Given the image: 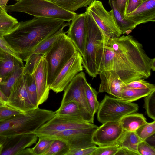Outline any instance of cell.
Instances as JSON below:
<instances>
[{
	"label": "cell",
	"instance_id": "6da1fadb",
	"mask_svg": "<svg viewBox=\"0 0 155 155\" xmlns=\"http://www.w3.org/2000/svg\"><path fill=\"white\" fill-rule=\"evenodd\" d=\"M106 37L113 52V70L124 83L146 79L150 76L151 58L146 54L140 43L129 35L115 38Z\"/></svg>",
	"mask_w": 155,
	"mask_h": 155
},
{
	"label": "cell",
	"instance_id": "7a4b0ae2",
	"mask_svg": "<svg viewBox=\"0 0 155 155\" xmlns=\"http://www.w3.org/2000/svg\"><path fill=\"white\" fill-rule=\"evenodd\" d=\"M65 23L58 19L34 17L19 22L15 29L3 37L19 58L25 61L37 45L56 33Z\"/></svg>",
	"mask_w": 155,
	"mask_h": 155
},
{
	"label": "cell",
	"instance_id": "3957f363",
	"mask_svg": "<svg viewBox=\"0 0 155 155\" xmlns=\"http://www.w3.org/2000/svg\"><path fill=\"white\" fill-rule=\"evenodd\" d=\"M55 115V112L38 107L0 122V136L33 133Z\"/></svg>",
	"mask_w": 155,
	"mask_h": 155
},
{
	"label": "cell",
	"instance_id": "277c9868",
	"mask_svg": "<svg viewBox=\"0 0 155 155\" xmlns=\"http://www.w3.org/2000/svg\"><path fill=\"white\" fill-rule=\"evenodd\" d=\"M87 33L82 64L93 78L98 75L103 57L104 34L91 16L86 12Z\"/></svg>",
	"mask_w": 155,
	"mask_h": 155
},
{
	"label": "cell",
	"instance_id": "5b68a950",
	"mask_svg": "<svg viewBox=\"0 0 155 155\" xmlns=\"http://www.w3.org/2000/svg\"><path fill=\"white\" fill-rule=\"evenodd\" d=\"M7 12H22L34 17L57 19L70 22L78 14L67 10L49 0H20L7 5Z\"/></svg>",
	"mask_w": 155,
	"mask_h": 155
},
{
	"label": "cell",
	"instance_id": "8992f818",
	"mask_svg": "<svg viewBox=\"0 0 155 155\" xmlns=\"http://www.w3.org/2000/svg\"><path fill=\"white\" fill-rule=\"evenodd\" d=\"M78 52L66 32H64L44 54L49 87L68 60Z\"/></svg>",
	"mask_w": 155,
	"mask_h": 155
},
{
	"label": "cell",
	"instance_id": "52a82bcc",
	"mask_svg": "<svg viewBox=\"0 0 155 155\" xmlns=\"http://www.w3.org/2000/svg\"><path fill=\"white\" fill-rule=\"evenodd\" d=\"M138 110L136 104L105 95L100 103L97 111V119L102 124L110 121L120 122L125 116L135 113Z\"/></svg>",
	"mask_w": 155,
	"mask_h": 155
},
{
	"label": "cell",
	"instance_id": "ba28073f",
	"mask_svg": "<svg viewBox=\"0 0 155 155\" xmlns=\"http://www.w3.org/2000/svg\"><path fill=\"white\" fill-rule=\"evenodd\" d=\"M87 82L83 72L78 73L64 90L61 105L71 101H75L79 106L84 120L93 123L94 116L89 107L85 94V85Z\"/></svg>",
	"mask_w": 155,
	"mask_h": 155
},
{
	"label": "cell",
	"instance_id": "9c48e42d",
	"mask_svg": "<svg viewBox=\"0 0 155 155\" xmlns=\"http://www.w3.org/2000/svg\"><path fill=\"white\" fill-rule=\"evenodd\" d=\"M98 128L95 125L91 127L68 130L38 137H45L62 141L67 145L70 149L85 148L96 146L92 141V137Z\"/></svg>",
	"mask_w": 155,
	"mask_h": 155
},
{
	"label": "cell",
	"instance_id": "30bf717a",
	"mask_svg": "<svg viewBox=\"0 0 155 155\" xmlns=\"http://www.w3.org/2000/svg\"><path fill=\"white\" fill-rule=\"evenodd\" d=\"M87 7L86 12L91 16L105 35L111 38H117L122 35L112 9L107 11L102 2L96 0H94Z\"/></svg>",
	"mask_w": 155,
	"mask_h": 155
},
{
	"label": "cell",
	"instance_id": "8fae6325",
	"mask_svg": "<svg viewBox=\"0 0 155 155\" xmlns=\"http://www.w3.org/2000/svg\"><path fill=\"white\" fill-rule=\"evenodd\" d=\"M93 123L74 117L55 114L33 133L38 137L67 130L91 127Z\"/></svg>",
	"mask_w": 155,
	"mask_h": 155
},
{
	"label": "cell",
	"instance_id": "7c38bea8",
	"mask_svg": "<svg viewBox=\"0 0 155 155\" xmlns=\"http://www.w3.org/2000/svg\"><path fill=\"white\" fill-rule=\"evenodd\" d=\"M82 57L78 52L64 66L49 86L56 93L64 91L74 77L83 70Z\"/></svg>",
	"mask_w": 155,
	"mask_h": 155
},
{
	"label": "cell",
	"instance_id": "4fadbf2b",
	"mask_svg": "<svg viewBox=\"0 0 155 155\" xmlns=\"http://www.w3.org/2000/svg\"><path fill=\"white\" fill-rule=\"evenodd\" d=\"M66 35L82 57L84 53L87 33L86 12L77 14L71 20Z\"/></svg>",
	"mask_w": 155,
	"mask_h": 155
},
{
	"label": "cell",
	"instance_id": "5bb4252c",
	"mask_svg": "<svg viewBox=\"0 0 155 155\" xmlns=\"http://www.w3.org/2000/svg\"><path fill=\"white\" fill-rule=\"evenodd\" d=\"M124 131L120 122H107L98 127L94 133L92 141L99 147L113 145Z\"/></svg>",
	"mask_w": 155,
	"mask_h": 155
},
{
	"label": "cell",
	"instance_id": "9a60e30c",
	"mask_svg": "<svg viewBox=\"0 0 155 155\" xmlns=\"http://www.w3.org/2000/svg\"><path fill=\"white\" fill-rule=\"evenodd\" d=\"M7 104L24 113L36 108L31 103L28 96L26 74H23L14 86Z\"/></svg>",
	"mask_w": 155,
	"mask_h": 155
},
{
	"label": "cell",
	"instance_id": "2e32d148",
	"mask_svg": "<svg viewBox=\"0 0 155 155\" xmlns=\"http://www.w3.org/2000/svg\"><path fill=\"white\" fill-rule=\"evenodd\" d=\"M38 138L33 133L7 137L2 144L1 155H17L22 150L36 143Z\"/></svg>",
	"mask_w": 155,
	"mask_h": 155
},
{
	"label": "cell",
	"instance_id": "e0dca14e",
	"mask_svg": "<svg viewBox=\"0 0 155 155\" xmlns=\"http://www.w3.org/2000/svg\"><path fill=\"white\" fill-rule=\"evenodd\" d=\"M101 80L98 91L106 92L120 99L122 91L125 84L113 70L102 71L99 74Z\"/></svg>",
	"mask_w": 155,
	"mask_h": 155
},
{
	"label": "cell",
	"instance_id": "ac0fdd59",
	"mask_svg": "<svg viewBox=\"0 0 155 155\" xmlns=\"http://www.w3.org/2000/svg\"><path fill=\"white\" fill-rule=\"evenodd\" d=\"M34 74L39 106L48 99L50 90L47 84V67L44 55L39 61Z\"/></svg>",
	"mask_w": 155,
	"mask_h": 155
},
{
	"label": "cell",
	"instance_id": "d6986e66",
	"mask_svg": "<svg viewBox=\"0 0 155 155\" xmlns=\"http://www.w3.org/2000/svg\"><path fill=\"white\" fill-rule=\"evenodd\" d=\"M124 18L131 21L137 25L149 22L155 21V0H147Z\"/></svg>",
	"mask_w": 155,
	"mask_h": 155
},
{
	"label": "cell",
	"instance_id": "ffe728a7",
	"mask_svg": "<svg viewBox=\"0 0 155 155\" xmlns=\"http://www.w3.org/2000/svg\"><path fill=\"white\" fill-rule=\"evenodd\" d=\"M24 66L21 59L2 51L0 55V82L7 79L15 70Z\"/></svg>",
	"mask_w": 155,
	"mask_h": 155
},
{
	"label": "cell",
	"instance_id": "44dd1931",
	"mask_svg": "<svg viewBox=\"0 0 155 155\" xmlns=\"http://www.w3.org/2000/svg\"><path fill=\"white\" fill-rule=\"evenodd\" d=\"M120 122L124 130L135 132L147 121L143 114L134 113L125 116Z\"/></svg>",
	"mask_w": 155,
	"mask_h": 155
},
{
	"label": "cell",
	"instance_id": "7402d4cb",
	"mask_svg": "<svg viewBox=\"0 0 155 155\" xmlns=\"http://www.w3.org/2000/svg\"><path fill=\"white\" fill-rule=\"evenodd\" d=\"M141 141L135 132L124 131L118 140L113 145L119 148H127L139 155L137 151V146Z\"/></svg>",
	"mask_w": 155,
	"mask_h": 155
},
{
	"label": "cell",
	"instance_id": "603a6c76",
	"mask_svg": "<svg viewBox=\"0 0 155 155\" xmlns=\"http://www.w3.org/2000/svg\"><path fill=\"white\" fill-rule=\"evenodd\" d=\"M109 3L114 14L116 22L122 34L128 35L137 26L132 21L125 18L117 9L114 0H108Z\"/></svg>",
	"mask_w": 155,
	"mask_h": 155
},
{
	"label": "cell",
	"instance_id": "cb8c5ba5",
	"mask_svg": "<svg viewBox=\"0 0 155 155\" xmlns=\"http://www.w3.org/2000/svg\"><path fill=\"white\" fill-rule=\"evenodd\" d=\"M0 14V35L3 37L15 29L19 22L16 19L7 13L6 9H2Z\"/></svg>",
	"mask_w": 155,
	"mask_h": 155
},
{
	"label": "cell",
	"instance_id": "d4e9b609",
	"mask_svg": "<svg viewBox=\"0 0 155 155\" xmlns=\"http://www.w3.org/2000/svg\"><path fill=\"white\" fill-rule=\"evenodd\" d=\"M154 90L155 89H137L125 86L122 91L120 99L126 101L132 102L144 97Z\"/></svg>",
	"mask_w": 155,
	"mask_h": 155
},
{
	"label": "cell",
	"instance_id": "484cf974",
	"mask_svg": "<svg viewBox=\"0 0 155 155\" xmlns=\"http://www.w3.org/2000/svg\"><path fill=\"white\" fill-rule=\"evenodd\" d=\"M55 113V114L74 117L84 121L78 105L74 101L60 105Z\"/></svg>",
	"mask_w": 155,
	"mask_h": 155
},
{
	"label": "cell",
	"instance_id": "4316f807",
	"mask_svg": "<svg viewBox=\"0 0 155 155\" xmlns=\"http://www.w3.org/2000/svg\"><path fill=\"white\" fill-rule=\"evenodd\" d=\"M70 23L68 22L65 23L56 33L40 43L34 49L32 53L45 54L64 32V29L69 25Z\"/></svg>",
	"mask_w": 155,
	"mask_h": 155
},
{
	"label": "cell",
	"instance_id": "83f0119b",
	"mask_svg": "<svg viewBox=\"0 0 155 155\" xmlns=\"http://www.w3.org/2000/svg\"><path fill=\"white\" fill-rule=\"evenodd\" d=\"M24 68L15 70L7 79L0 82V89L8 98L14 86L23 74Z\"/></svg>",
	"mask_w": 155,
	"mask_h": 155
},
{
	"label": "cell",
	"instance_id": "f1b7e54d",
	"mask_svg": "<svg viewBox=\"0 0 155 155\" xmlns=\"http://www.w3.org/2000/svg\"><path fill=\"white\" fill-rule=\"evenodd\" d=\"M94 0H53L56 5L68 11L74 12L79 9L87 7Z\"/></svg>",
	"mask_w": 155,
	"mask_h": 155
},
{
	"label": "cell",
	"instance_id": "f546056e",
	"mask_svg": "<svg viewBox=\"0 0 155 155\" xmlns=\"http://www.w3.org/2000/svg\"><path fill=\"white\" fill-rule=\"evenodd\" d=\"M87 100L90 110L93 115L97 112L100 103L97 99L98 92L87 82L85 85Z\"/></svg>",
	"mask_w": 155,
	"mask_h": 155
},
{
	"label": "cell",
	"instance_id": "4dcf8cb0",
	"mask_svg": "<svg viewBox=\"0 0 155 155\" xmlns=\"http://www.w3.org/2000/svg\"><path fill=\"white\" fill-rule=\"evenodd\" d=\"M26 75L27 89L29 99L34 107L37 108L38 106V105L37 88L34 73L32 74Z\"/></svg>",
	"mask_w": 155,
	"mask_h": 155
},
{
	"label": "cell",
	"instance_id": "1f68e13d",
	"mask_svg": "<svg viewBox=\"0 0 155 155\" xmlns=\"http://www.w3.org/2000/svg\"><path fill=\"white\" fill-rule=\"evenodd\" d=\"M69 150L65 142L59 140H54L44 155H66Z\"/></svg>",
	"mask_w": 155,
	"mask_h": 155
},
{
	"label": "cell",
	"instance_id": "d6a6232c",
	"mask_svg": "<svg viewBox=\"0 0 155 155\" xmlns=\"http://www.w3.org/2000/svg\"><path fill=\"white\" fill-rule=\"evenodd\" d=\"M24 113L0 101V122H2Z\"/></svg>",
	"mask_w": 155,
	"mask_h": 155
},
{
	"label": "cell",
	"instance_id": "836d02e7",
	"mask_svg": "<svg viewBox=\"0 0 155 155\" xmlns=\"http://www.w3.org/2000/svg\"><path fill=\"white\" fill-rule=\"evenodd\" d=\"M44 55V54H31L25 61L26 64L24 66L23 74H33L39 61Z\"/></svg>",
	"mask_w": 155,
	"mask_h": 155
},
{
	"label": "cell",
	"instance_id": "e575fe53",
	"mask_svg": "<svg viewBox=\"0 0 155 155\" xmlns=\"http://www.w3.org/2000/svg\"><path fill=\"white\" fill-rule=\"evenodd\" d=\"M36 145L31 148L34 155H44L54 140L46 137H40Z\"/></svg>",
	"mask_w": 155,
	"mask_h": 155
},
{
	"label": "cell",
	"instance_id": "d590c367",
	"mask_svg": "<svg viewBox=\"0 0 155 155\" xmlns=\"http://www.w3.org/2000/svg\"><path fill=\"white\" fill-rule=\"evenodd\" d=\"M135 132L142 140H144L155 133V120L151 122H147L137 129Z\"/></svg>",
	"mask_w": 155,
	"mask_h": 155
},
{
	"label": "cell",
	"instance_id": "8d00e7d4",
	"mask_svg": "<svg viewBox=\"0 0 155 155\" xmlns=\"http://www.w3.org/2000/svg\"><path fill=\"white\" fill-rule=\"evenodd\" d=\"M155 90L145 97L144 108L149 117L155 120Z\"/></svg>",
	"mask_w": 155,
	"mask_h": 155
},
{
	"label": "cell",
	"instance_id": "74e56055",
	"mask_svg": "<svg viewBox=\"0 0 155 155\" xmlns=\"http://www.w3.org/2000/svg\"><path fill=\"white\" fill-rule=\"evenodd\" d=\"M125 86L128 87L133 88L155 89L154 84L150 83L144 79L137 80L125 84Z\"/></svg>",
	"mask_w": 155,
	"mask_h": 155
},
{
	"label": "cell",
	"instance_id": "f35d334b",
	"mask_svg": "<svg viewBox=\"0 0 155 155\" xmlns=\"http://www.w3.org/2000/svg\"><path fill=\"white\" fill-rule=\"evenodd\" d=\"M119 148L114 145L99 147L91 155H115Z\"/></svg>",
	"mask_w": 155,
	"mask_h": 155
},
{
	"label": "cell",
	"instance_id": "ab89813d",
	"mask_svg": "<svg viewBox=\"0 0 155 155\" xmlns=\"http://www.w3.org/2000/svg\"><path fill=\"white\" fill-rule=\"evenodd\" d=\"M137 151L139 155H155V148L145 141L142 140L137 146Z\"/></svg>",
	"mask_w": 155,
	"mask_h": 155
},
{
	"label": "cell",
	"instance_id": "60d3db41",
	"mask_svg": "<svg viewBox=\"0 0 155 155\" xmlns=\"http://www.w3.org/2000/svg\"><path fill=\"white\" fill-rule=\"evenodd\" d=\"M97 147L95 146L85 148L70 149L66 155H91Z\"/></svg>",
	"mask_w": 155,
	"mask_h": 155
},
{
	"label": "cell",
	"instance_id": "b9f144b4",
	"mask_svg": "<svg viewBox=\"0 0 155 155\" xmlns=\"http://www.w3.org/2000/svg\"><path fill=\"white\" fill-rule=\"evenodd\" d=\"M143 2V0H127L125 16L134 11L139 7Z\"/></svg>",
	"mask_w": 155,
	"mask_h": 155
},
{
	"label": "cell",
	"instance_id": "7bdbcfd3",
	"mask_svg": "<svg viewBox=\"0 0 155 155\" xmlns=\"http://www.w3.org/2000/svg\"><path fill=\"white\" fill-rule=\"evenodd\" d=\"M0 49L2 51L8 53L15 57L21 59L18 54L10 47L4 38L0 35Z\"/></svg>",
	"mask_w": 155,
	"mask_h": 155
},
{
	"label": "cell",
	"instance_id": "ee69618b",
	"mask_svg": "<svg viewBox=\"0 0 155 155\" xmlns=\"http://www.w3.org/2000/svg\"><path fill=\"white\" fill-rule=\"evenodd\" d=\"M116 7L122 16H125L127 0H114Z\"/></svg>",
	"mask_w": 155,
	"mask_h": 155
},
{
	"label": "cell",
	"instance_id": "f6af8a7d",
	"mask_svg": "<svg viewBox=\"0 0 155 155\" xmlns=\"http://www.w3.org/2000/svg\"><path fill=\"white\" fill-rule=\"evenodd\" d=\"M115 155H139L137 153L125 147L119 148Z\"/></svg>",
	"mask_w": 155,
	"mask_h": 155
},
{
	"label": "cell",
	"instance_id": "bcb514c9",
	"mask_svg": "<svg viewBox=\"0 0 155 155\" xmlns=\"http://www.w3.org/2000/svg\"><path fill=\"white\" fill-rule=\"evenodd\" d=\"M17 155H34L32 148H26L20 152Z\"/></svg>",
	"mask_w": 155,
	"mask_h": 155
},
{
	"label": "cell",
	"instance_id": "7dc6e473",
	"mask_svg": "<svg viewBox=\"0 0 155 155\" xmlns=\"http://www.w3.org/2000/svg\"><path fill=\"white\" fill-rule=\"evenodd\" d=\"M144 141L155 148V134L148 137Z\"/></svg>",
	"mask_w": 155,
	"mask_h": 155
},
{
	"label": "cell",
	"instance_id": "c3c4849f",
	"mask_svg": "<svg viewBox=\"0 0 155 155\" xmlns=\"http://www.w3.org/2000/svg\"><path fill=\"white\" fill-rule=\"evenodd\" d=\"M8 98L3 93L0 89V101L7 103Z\"/></svg>",
	"mask_w": 155,
	"mask_h": 155
},
{
	"label": "cell",
	"instance_id": "681fc988",
	"mask_svg": "<svg viewBox=\"0 0 155 155\" xmlns=\"http://www.w3.org/2000/svg\"><path fill=\"white\" fill-rule=\"evenodd\" d=\"M155 58H151L150 60V66L151 70L154 71L155 70Z\"/></svg>",
	"mask_w": 155,
	"mask_h": 155
},
{
	"label": "cell",
	"instance_id": "f907efd6",
	"mask_svg": "<svg viewBox=\"0 0 155 155\" xmlns=\"http://www.w3.org/2000/svg\"><path fill=\"white\" fill-rule=\"evenodd\" d=\"M9 0H0V8L2 9H6L7 4Z\"/></svg>",
	"mask_w": 155,
	"mask_h": 155
},
{
	"label": "cell",
	"instance_id": "816d5d0a",
	"mask_svg": "<svg viewBox=\"0 0 155 155\" xmlns=\"http://www.w3.org/2000/svg\"><path fill=\"white\" fill-rule=\"evenodd\" d=\"M6 137L0 136V145L3 144L5 141Z\"/></svg>",
	"mask_w": 155,
	"mask_h": 155
},
{
	"label": "cell",
	"instance_id": "f5cc1de1",
	"mask_svg": "<svg viewBox=\"0 0 155 155\" xmlns=\"http://www.w3.org/2000/svg\"><path fill=\"white\" fill-rule=\"evenodd\" d=\"M3 144L0 145V155H1V153L2 151L3 148Z\"/></svg>",
	"mask_w": 155,
	"mask_h": 155
},
{
	"label": "cell",
	"instance_id": "db71d44e",
	"mask_svg": "<svg viewBox=\"0 0 155 155\" xmlns=\"http://www.w3.org/2000/svg\"><path fill=\"white\" fill-rule=\"evenodd\" d=\"M2 9L0 8V14L2 12Z\"/></svg>",
	"mask_w": 155,
	"mask_h": 155
},
{
	"label": "cell",
	"instance_id": "11a10c76",
	"mask_svg": "<svg viewBox=\"0 0 155 155\" xmlns=\"http://www.w3.org/2000/svg\"><path fill=\"white\" fill-rule=\"evenodd\" d=\"M2 51L0 49V55L2 53Z\"/></svg>",
	"mask_w": 155,
	"mask_h": 155
},
{
	"label": "cell",
	"instance_id": "9f6ffc18",
	"mask_svg": "<svg viewBox=\"0 0 155 155\" xmlns=\"http://www.w3.org/2000/svg\"><path fill=\"white\" fill-rule=\"evenodd\" d=\"M147 0H143V2Z\"/></svg>",
	"mask_w": 155,
	"mask_h": 155
},
{
	"label": "cell",
	"instance_id": "6f0895ef",
	"mask_svg": "<svg viewBox=\"0 0 155 155\" xmlns=\"http://www.w3.org/2000/svg\"><path fill=\"white\" fill-rule=\"evenodd\" d=\"M15 0L17 1L18 2V1H20V0Z\"/></svg>",
	"mask_w": 155,
	"mask_h": 155
},
{
	"label": "cell",
	"instance_id": "680465c9",
	"mask_svg": "<svg viewBox=\"0 0 155 155\" xmlns=\"http://www.w3.org/2000/svg\"><path fill=\"white\" fill-rule=\"evenodd\" d=\"M50 0V1H53V0Z\"/></svg>",
	"mask_w": 155,
	"mask_h": 155
}]
</instances>
